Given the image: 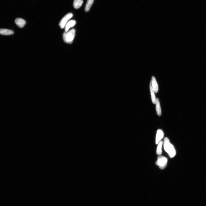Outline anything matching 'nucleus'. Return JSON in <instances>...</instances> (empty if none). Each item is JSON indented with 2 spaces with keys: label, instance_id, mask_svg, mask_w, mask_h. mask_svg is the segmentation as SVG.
Segmentation results:
<instances>
[{
  "label": "nucleus",
  "instance_id": "3",
  "mask_svg": "<svg viewBox=\"0 0 206 206\" xmlns=\"http://www.w3.org/2000/svg\"><path fill=\"white\" fill-rule=\"evenodd\" d=\"M168 159L165 157L159 155L157 161L156 162V165H158L160 169H164L167 165Z\"/></svg>",
  "mask_w": 206,
  "mask_h": 206
},
{
  "label": "nucleus",
  "instance_id": "10",
  "mask_svg": "<svg viewBox=\"0 0 206 206\" xmlns=\"http://www.w3.org/2000/svg\"><path fill=\"white\" fill-rule=\"evenodd\" d=\"M156 110L157 114L159 116H161L162 114V111L160 106L159 99L158 98H156Z\"/></svg>",
  "mask_w": 206,
  "mask_h": 206
},
{
  "label": "nucleus",
  "instance_id": "12",
  "mask_svg": "<svg viewBox=\"0 0 206 206\" xmlns=\"http://www.w3.org/2000/svg\"><path fill=\"white\" fill-rule=\"evenodd\" d=\"M83 0H74L73 6L75 8H79L83 4Z\"/></svg>",
  "mask_w": 206,
  "mask_h": 206
},
{
  "label": "nucleus",
  "instance_id": "4",
  "mask_svg": "<svg viewBox=\"0 0 206 206\" xmlns=\"http://www.w3.org/2000/svg\"><path fill=\"white\" fill-rule=\"evenodd\" d=\"M73 14L70 13L64 16L62 19L59 23V26L61 28H63L66 25L67 22L71 18L73 17Z\"/></svg>",
  "mask_w": 206,
  "mask_h": 206
},
{
  "label": "nucleus",
  "instance_id": "11",
  "mask_svg": "<svg viewBox=\"0 0 206 206\" xmlns=\"http://www.w3.org/2000/svg\"><path fill=\"white\" fill-rule=\"evenodd\" d=\"M76 22L74 20H72L69 22L65 27V32H67L70 28L73 27L76 24Z\"/></svg>",
  "mask_w": 206,
  "mask_h": 206
},
{
  "label": "nucleus",
  "instance_id": "1",
  "mask_svg": "<svg viewBox=\"0 0 206 206\" xmlns=\"http://www.w3.org/2000/svg\"><path fill=\"white\" fill-rule=\"evenodd\" d=\"M163 147L165 151L168 153L170 158H172L175 156L176 154L175 149L168 137H166L164 139Z\"/></svg>",
  "mask_w": 206,
  "mask_h": 206
},
{
  "label": "nucleus",
  "instance_id": "5",
  "mask_svg": "<svg viewBox=\"0 0 206 206\" xmlns=\"http://www.w3.org/2000/svg\"><path fill=\"white\" fill-rule=\"evenodd\" d=\"M164 136V133L161 129H158L157 132L156 137V144H158L159 142L161 141Z\"/></svg>",
  "mask_w": 206,
  "mask_h": 206
},
{
  "label": "nucleus",
  "instance_id": "2",
  "mask_svg": "<svg viewBox=\"0 0 206 206\" xmlns=\"http://www.w3.org/2000/svg\"><path fill=\"white\" fill-rule=\"evenodd\" d=\"M76 34V30L73 29L68 32H64L63 34V38L65 42L71 44L73 42Z\"/></svg>",
  "mask_w": 206,
  "mask_h": 206
},
{
  "label": "nucleus",
  "instance_id": "14",
  "mask_svg": "<svg viewBox=\"0 0 206 206\" xmlns=\"http://www.w3.org/2000/svg\"><path fill=\"white\" fill-rule=\"evenodd\" d=\"M94 1V0H88L85 8V11L86 12L89 11L91 6L93 4Z\"/></svg>",
  "mask_w": 206,
  "mask_h": 206
},
{
  "label": "nucleus",
  "instance_id": "7",
  "mask_svg": "<svg viewBox=\"0 0 206 206\" xmlns=\"http://www.w3.org/2000/svg\"><path fill=\"white\" fill-rule=\"evenodd\" d=\"M152 85L153 89L155 93H157L159 89L158 85L154 77L153 76L152 77Z\"/></svg>",
  "mask_w": 206,
  "mask_h": 206
},
{
  "label": "nucleus",
  "instance_id": "9",
  "mask_svg": "<svg viewBox=\"0 0 206 206\" xmlns=\"http://www.w3.org/2000/svg\"><path fill=\"white\" fill-rule=\"evenodd\" d=\"M150 93H151L152 97V103L154 104H155L156 103V99L155 97V95L154 93V91L153 89L152 81L150 82Z\"/></svg>",
  "mask_w": 206,
  "mask_h": 206
},
{
  "label": "nucleus",
  "instance_id": "6",
  "mask_svg": "<svg viewBox=\"0 0 206 206\" xmlns=\"http://www.w3.org/2000/svg\"><path fill=\"white\" fill-rule=\"evenodd\" d=\"M15 22L18 27L21 28L23 27L26 24V22L24 19L21 18L16 19Z\"/></svg>",
  "mask_w": 206,
  "mask_h": 206
},
{
  "label": "nucleus",
  "instance_id": "13",
  "mask_svg": "<svg viewBox=\"0 0 206 206\" xmlns=\"http://www.w3.org/2000/svg\"><path fill=\"white\" fill-rule=\"evenodd\" d=\"M163 142L162 141H160L158 143V145L157 148L156 153L157 155H161L162 153V147Z\"/></svg>",
  "mask_w": 206,
  "mask_h": 206
},
{
  "label": "nucleus",
  "instance_id": "8",
  "mask_svg": "<svg viewBox=\"0 0 206 206\" xmlns=\"http://www.w3.org/2000/svg\"><path fill=\"white\" fill-rule=\"evenodd\" d=\"M14 32L12 30L5 29H0V34L4 35H10L14 34Z\"/></svg>",
  "mask_w": 206,
  "mask_h": 206
}]
</instances>
